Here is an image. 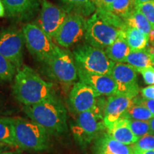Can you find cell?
Instances as JSON below:
<instances>
[{
  "mask_svg": "<svg viewBox=\"0 0 154 154\" xmlns=\"http://www.w3.org/2000/svg\"><path fill=\"white\" fill-rule=\"evenodd\" d=\"M126 28L124 19L106 9L96 8L86 20L84 40L94 47L105 50L124 33Z\"/></svg>",
  "mask_w": 154,
  "mask_h": 154,
  "instance_id": "obj_1",
  "label": "cell"
},
{
  "mask_svg": "<svg viewBox=\"0 0 154 154\" xmlns=\"http://www.w3.org/2000/svg\"><path fill=\"white\" fill-rule=\"evenodd\" d=\"M12 93L24 106L36 104L55 96L52 84L44 80L26 65H23L15 75Z\"/></svg>",
  "mask_w": 154,
  "mask_h": 154,
  "instance_id": "obj_2",
  "label": "cell"
},
{
  "mask_svg": "<svg viewBox=\"0 0 154 154\" xmlns=\"http://www.w3.org/2000/svg\"><path fill=\"white\" fill-rule=\"evenodd\" d=\"M28 119L43 127L51 136H59L68 131L66 107L58 98H51L39 103L24 106Z\"/></svg>",
  "mask_w": 154,
  "mask_h": 154,
  "instance_id": "obj_3",
  "label": "cell"
},
{
  "mask_svg": "<svg viewBox=\"0 0 154 154\" xmlns=\"http://www.w3.org/2000/svg\"><path fill=\"white\" fill-rule=\"evenodd\" d=\"M106 100L99 96L97 103L91 110L78 114L72 126L74 140L83 149L87 148L106 126L103 122V112Z\"/></svg>",
  "mask_w": 154,
  "mask_h": 154,
  "instance_id": "obj_4",
  "label": "cell"
},
{
  "mask_svg": "<svg viewBox=\"0 0 154 154\" xmlns=\"http://www.w3.org/2000/svg\"><path fill=\"white\" fill-rule=\"evenodd\" d=\"M11 119L18 149L34 152L49 149L51 135L43 127L29 119L19 116Z\"/></svg>",
  "mask_w": 154,
  "mask_h": 154,
  "instance_id": "obj_5",
  "label": "cell"
},
{
  "mask_svg": "<svg viewBox=\"0 0 154 154\" xmlns=\"http://www.w3.org/2000/svg\"><path fill=\"white\" fill-rule=\"evenodd\" d=\"M43 63L48 76L60 84L70 85L78 79L74 54L68 49L55 45L52 54Z\"/></svg>",
  "mask_w": 154,
  "mask_h": 154,
  "instance_id": "obj_6",
  "label": "cell"
},
{
  "mask_svg": "<svg viewBox=\"0 0 154 154\" xmlns=\"http://www.w3.org/2000/svg\"><path fill=\"white\" fill-rule=\"evenodd\" d=\"M72 53L77 68L93 74H111L115 62L108 58L103 49L85 42L77 46Z\"/></svg>",
  "mask_w": 154,
  "mask_h": 154,
  "instance_id": "obj_7",
  "label": "cell"
},
{
  "mask_svg": "<svg viewBox=\"0 0 154 154\" xmlns=\"http://www.w3.org/2000/svg\"><path fill=\"white\" fill-rule=\"evenodd\" d=\"M25 45L38 61L43 63L50 57L54 49L52 38L38 24L26 23L22 26Z\"/></svg>",
  "mask_w": 154,
  "mask_h": 154,
  "instance_id": "obj_8",
  "label": "cell"
},
{
  "mask_svg": "<svg viewBox=\"0 0 154 154\" xmlns=\"http://www.w3.org/2000/svg\"><path fill=\"white\" fill-rule=\"evenodd\" d=\"M24 45L22 30L9 27L0 32V54L11 61L18 70L23 66Z\"/></svg>",
  "mask_w": 154,
  "mask_h": 154,
  "instance_id": "obj_9",
  "label": "cell"
},
{
  "mask_svg": "<svg viewBox=\"0 0 154 154\" xmlns=\"http://www.w3.org/2000/svg\"><path fill=\"white\" fill-rule=\"evenodd\" d=\"M86 20L80 14H68L54 38L58 45L68 49L82 42L85 36Z\"/></svg>",
  "mask_w": 154,
  "mask_h": 154,
  "instance_id": "obj_10",
  "label": "cell"
},
{
  "mask_svg": "<svg viewBox=\"0 0 154 154\" xmlns=\"http://www.w3.org/2000/svg\"><path fill=\"white\" fill-rule=\"evenodd\" d=\"M136 69L126 63H115L111 76L116 86V94L135 98L140 91Z\"/></svg>",
  "mask_w": 154,
  "mask_h": 154,
  "instance_id": "obj_11",
  "label": "cell"
},
{
  "mask_svg": "<svg viewBox=\"0 0 154 154\" xmlns=\"http://www.w3.org/2000/svg\"><path fill=\"white\" fill-rule=\"evenodd\" d=\"M67 16L68 13L63 7L42 0L37 24L50 37L54 38Z\"/></svg>",
  "mask_w": 154,
  "mask_h": 154,
  "instance_id": "obj_12",
  "label": "cell"
},
{
  "mask_svg": "<svg viewBox=\"0 0 154 154\" xmlns=\"http://www.w3.org/2000/svg\"><path fill=\"white\" fill-rule=\"evenodd\" d=\"M99 94L80 81L73 84L69 96V107L76 114L91 110L97 103Z\"/></svg>",
  "mask_w": 154,
  "mask_h": 154,
  "instance_id": "obj_13",
  "label": "cell"
},
{
  "mask_svg": "<svg viewBox=\"0 0 154 154\" xmlns=\"http://www.w3.org/2000/svg\"><path fill=\"white\" fill-rule=\"evenodd\" d=\"M42 0H2L9 18L29 20L41 9Z\"/></svg>",
  "mask_w": 154,
  "mask_h": 154,
  "instance_id": "obj_14",
  "label": "cell"
},
{
  "mask_svg": "<svg viewBox=\"0 0 154 154\" xmlns=\"http://www.w3.org/2000/svg\"><path fill=\"white\" fill-rule=\"evenodd\" d=\"M79 79L91 86L101 96H111L116 94V86L111 75L93 74L77 68Z\"/></svg>",
  "mask_w": 154,
  "mask_h": 154,
  "instance_id": "obj_15",
  "label": "cell"
},
{
  "mask_svg": "<svg viewBox=\"0 0 154 154\" xmlns=\"http://www.w3.org/2000/svg\"><path fill=\"white\" fill-rule=\"evenodd\" d=\"M134 99L131 96L120 94L109 96L103 112V122L106 128L111 126L113 123L124 116L132 104Z\"/></svg>",
  "mask_w": 154,
  "mask_h": 154,
  "instance_id": "obj_16",
  "label": "cell"
},
{
  "mask_svg": "<svg viewBox=\"0 0 154 154\" xmlns=\"http://www.w3.org/2000/svg\"><path fill=\"white\" fill-rule=\"evenodd\" d=\"M94 154H135L131 146L126 145L102 132L94 140Z\"/></svg>",
  "mask_w": 154,
  "mask_h": 154,
  "instance_id": "obj_17",
  "label": "cell"
},
{
  "mask_svg": "<svg viewBox=\"0 0 154 154\" xmlns=\"http://www.w3.org/2000/svg\"><path fill=\"white\" fill-rule=\"evenodd\" d=\"M106 129L111 137L126 145H133L139 139L131 129L128 119L124 117L119 119Z\"/></svg>",
  "mask_w": 154,
  "mask_h": 154,
  "instance_id": "obj_18",
  "label": "cell"
},
{
  "mask_svg": "<svg viewBox=\"0 0 154 154\" xmlns=\"http://www.w3.org/2000/svg\"><path fill=\"white\" fill-rule=\"evenodd\" d=\"M61 7L68 14L74 13L86 17H90L96 10L95 0H59Z\"/></svg>",
  "mask_w": 154,
  "mask_h": 154,
  "instance_id": "obj_19",
  "label": "cell"
},
{
  "mask_svg": "<svg viewBox=\"0 0 154 154\" xmlns=\"http://www.w3.org/2000/svg\"><path fill=\"white\" fill-rule=\"evenodd\" d=\"M106 54L110 60L115 63H125L131 50L125 38V32L105 50Z\"/></svg>",
  "mask_w": 154,
  "mask_h": 154,
  "instance_id": "obj_20",
  "label": "cell"
},
{
  "mask_svg": "<svg viewBox=\"0 0 154 154\" xmlns=\"http://www.w3.org/2000/svg\"><path fill=\"white\" fill-rule=\"evenodd\" d=\"M125 38L131 51L143 49L149 46V36L137 29L128 26L125 30Z\"/></svg>",
  "mask_w": 154,
  "mask_h": 154,
  "instance_id": "obj_21",
  "label": "cell"
},
{
  "mask_svg": "<svg viewBox=\"0 0 154 154\" xmlns=\"http://www.w3.org/2000/svg\"><path fill=\"white\" fill-rule=\"evenodd\" d=\"M124 22L128 26L137 29L148 36L153 29L146 17L135 7Z\"/></svg>",
  "mask_w": 154,
  "mask_h": 154,
  "instance_id": "obj_22",
  "label": "cell"
},
{
  "mask_svg": "<svg viewBox=\"0 0 154 154\" xmlns=\"http://www.w3.org/2000/svg\"><path fill=\"white\" fill-rule=\"evenodd\" d=\"M125 63L134 67L136 71L152 66L151 54L148 51L147 48L131 51L129 54L127 56Z\"/></svg>",
  "mask_w": 154,
  "mask_h": 154,
  "instance_id": "obj_23",
  "label": "cell"
},
{
  "mask_svg": "<svg viewBox=\"0 0 154 154\" xmlns=\"http://www.w3.org/2000/svg\"><path fill=\"white\" fill-rule=\"evenodd\" d=\"M0 143L18 149L11 118L0 117Z\"/></svg>",
  "mask_w": 154,
  "mask_h": 154,
  "instance_id": "obj_24",
  "label": "cell"
},
{
  "mask_svg": "<svg viewBox=\"0 0 154 154\" xmlns=\"http://www.w3.org/2000/svg\"><path fill=\"white\" fill-rule=\"evenodd\" d=\"M123 117L132 120L149 121L150 119L153 118L154 116L145 106L139 103L135 97L132 104L130 106Z\"/></svg>",
  "mask_w": 154,
  "mask_h": 154,
  "instance_id": "obj_25",
  "label": "cell"
},
{
  "mask_svg": "<svg viewBox=\"0 0 154 154\" xmlns=\"http://www.w3.org/2000/svg\"><path fill=\"white\" fill-rule=\"evenodd\" d=\"M134 9L133 0H115L106 10L111 11L125 20Z\"/></svg>",
  "mask_w": 154,
  "mask_h": 154,
  "instance_id": "obj_26",
  "label": "cell"
},
{
  "mask_svg": "<svg viewBox=\"0 0 154 154\" xmlns=\"http://www.w3.org/2000/svg\"><path fill=\"white\" fill-rule=\"evenodd\" d=\"M17 72V67L0 54V83L11 82L14 79Z\"/></svg>",
  "mask_w": 154,
  "mask_h": 154,
  "instance_id": "obj_27",
  "label": "cell"
},
{
  "mask_svg": "<svg viewBox=\"0 0 154 154\" xmlns=\"http://www.w3.org/2000/svg\"><path fill=\"white\" fill-rule=\"evenodd\" d=\"M128 121L131 129L132 130L133 133L136 137L140 138L146 136V135L151 134L149 121L132 120V119H128Z\"/></svg>",
  "mask_w": 154,
  "mask_h": 154,
  "instance_id": "obj_28",
  "label": "cell"
},
{
  "mask_svg": "<svg viewBox=\"0 0 154 154\" xmlns=\"http://www.w3.org/2000/svg\"><path fill=\"white\" fill-rule=\"evenodd\" d=\"M135 153H139L150 150H154V135H146L140 138L136 143L131 145Z\"/></svg>",
  "mask_w": 154,
  "mask_h": 154,
  "instance_id": "obj_29",
  "label": "cell"
},
{
  "mask_svg": "<svg viewBox=\"0 0 154 154\" xmlns=\"http://www.w3.org/2000/svg\"><path fill=\"white\" fill-rule=\"evenodd\" d=\"M134 7L146 17L154 29V0L140 4Z\"/></svg>",
  "mask_w": 154,
  "mask_h": 154,
  "instance_id": "obj_30",
  "label": "cell"
},
{
  "mask_svg": "<svg viewBox=\"0 0 154 154\" xmlns=\"http://www.w3.org/2000/svg\"><path fill=\"white\" fill-rule=\"evenodd\" d=\"M143 76L144 82L148 85H154V68L152 66L137 71Z\"/></svg>",
  "mask_w": 154,
  "mask_h": 154,
  "instance_id": "obj_31",
  "label": "cell"
},
{
  "mask_svg": "<svg viewBox=\"0 0 154 154\" xmlns=\"http://www.w3.org/2000/svg\"><path fill=\"white\" fill-rule=\"evenodd\" d=\"M140 92L143 98L154 100V85H150L141 88L140 89Z\"/></svg>",
  "mask_w": 154,
  "mask_h": 154,
  "instance_id": "obj_32",
  "label": "cell"
},
{
  "mask_svg": "<svg viewBox=\"0 0 154 154\" xmlns=\"http://www.w3.org/2000/svg\"><path fill=\"white\" fill-rule=\"evenodd\" d=\"M136 99L137 100L139 103H141V104L145 106L151 111L152 114L154 116V100L145 99V98L143 97L140 98L138 97V96L136 97Z\"/></svg>",
  "mask_w": 154,
  "mask_h": 154,
  "instance_id": "obj_33",
  "label": "cell"
},
{
  "mask_svg": "<svg viewBox=\"0 0 154 154\" xmlns=\"http://www.w3.org/2000/svg\"><path fill=\"white\" fill-rule=\"evenodd\" d=\"M115 0H97L96 8L107 9Z\"/></svg>",
  "mask_w": 154,
  "mask_h": 154,
  "instance_id": "obj_34",
  "label": "cell"
},
{
  "mask_svg": "<svg viewBox=\"0 0 154 154\" xmlns=\"http://www.w3.org/2000/svg\"><path fill=\"white\" fill-rule=\"evenodd\" d=\"M0 154H24L23 152L20 149L16 150H8V151H5L0 153Z\"/></svg>",
  "mask_w": 154,
  "mask_h": 154,
  "instance_id": "obj_35",
  "label": "cell"
},
{
  "mask_svg": "<svg viewBox=\"0 0 154 154\" xmlns=\"http://www.w3.org/2000/svg\"><path fill=\"white\" fill-rule=\"evenodd\" d=\"M6 14L5 7L4 5L2 0H0V17H5Z\"/></svg>",
  "mask_w": 154,
  "mask_h": 154,
  "instance_id": "obj_36",
  "label": "cell"
},
{
  "mask_svg": "<svg viewBox=\"0 0 154 154\" xmlns=\"http://www.w3.org/2000/svg\"><path fill=\"white\" fill-rule=\"evenodd\" d=\"M10 148H12V147L6 145V144L0 143V153H2V152L5 151H8V150H11Z\"/></svg>",
  "mask_w": 154,
  "mask_h": 154,
  "instance_id": "obj_37",
  "label": "cell"
},
{
  "mask_svg": "<svg viewBox=\"0 0 154 154\" xmlns=\"http://www.w3.org/2000/svg\"><path fill=\"white\" fill-rule=\"evenodd\" d=\"M149 125H150V128H151V134L154 135V117L152 118L151 119H150L149 121Z\"/></svg>",
  "mask_w": 154,
  "mask_h": 154,
  "instance_id": "obj_38",
  "label": "cell"
},
{
  "mask_svg": "<svg viewBox=\"0 0 154 154\" xmlns=\"http://www.w3.org/2000/svg\"><path fill=\"white\" fill-rule=\"evenodd\" d=\"M133 1H134V7H136V6L140 5V4H143V3L151 1V0H133Z\"/></svg>",
  "mask_w": 154,
  "mask_h": 154,
  "instance_id": "obj_39",
  "label": "cell"
},
{
  "mask_svg": "<svg viewBox=\"0 0 154 154\" xmlns=\"http://www.w3.org/2000/svg\"><path fill=\"white\" fill-rule=\"evenodd\" d=\"M149 42H151L152 44H153L154 43V29H153V30L151 31V33L149 34Z\"/></svg>",
  "mask_w": 154,
  "mask_h": 154,
  "instance_id": "obj_40",
  "label": "cell"
},
{
  "mask_svg": "<svg viewBox=\"0 0 154 154\" xmlns=\"http://www.w3.org/2000/svg\"><path fill=\"white\" fill-rule=\"evenodd\" d=\"M135 154H154V150H150V151L139 152V153H135Z\"/></svg>",
  "mask_w": 154,
  "mask_h": 154,
  "instance_id": "obj_41",
  "label": "cell"
},
{
  "mask_svg": "<svg viewBox=\"0 0 154 154\" xmlns=\"http://www.w3.org/2000/svg\"><path fill=\"white\" fill-rule=\"evenodd\" d=\"M148 51H149V52L150 53V54H154V45H152L151 47L147 48Z\"/></svg>",
  "mask_w": 154,
  "mask_h": 154,
  "instance_id": "obj_42",
  "label": "cell"
},
{
  "mask_svg": "<svg viewBox=\"0 0 154 154\" xmlns=\"http://www.w3.org/2000/svg\"><path fill=\"white\" fill-rule=\"evenodd\" d=\"M151 65L154 68V54H151Z\"/></svg>",
  "mask_w": 154,
  "mask_h": 154,
  "instance_id": "obj_43",
  "label": "cell"
},
{
  "mask_svg": "<svg viewBox=\"0 0 154 154\" xmlns=\"http://www.w3.org/2000/svg\"><path fill=\"white\" fill-rule=\"evenodd\" d=\"M95 1H96V2H97V0H95Z\"/></svg>",
  "mask_w": 154,
  "mask_h": 154,
  "instance_id": "obj_44",
  "label": "cell"
}]
</instances>
